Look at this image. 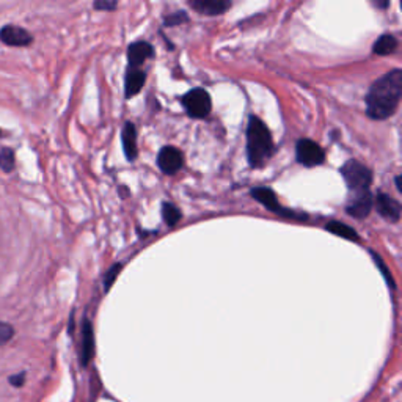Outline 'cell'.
I'll return each mask as SVG.
<instances>
[{
  "label": "cell",
  "instance_id": "83f0119b",
  "mask_svg": "<svg viewBox=\"0 0 402 402\" xmlns=\"http://www.w3.org/2000/svg\"><path fill=\"white\" fill-rule=\"evenodd\" d=\"M4 135H5V132L2 131V129H0V139H2V137H4Z\"/></svg>",
  "mask_w": 402,
  "mask_h": 402
},
{
  "label": "cell",
  "instance_id": "8992f818",
  "mask_svg": "<svg viewBox=\"0 0 402 402\" xmlns=\"http://www.w3.org/2000/svg\"><path fill=\"white\" fill-rule=\"evenodd\" d=\"M296 155L297 160H299L303 167H316L321 165L322 162L326 160V153H324L322 146L308 139H302L297 141Z\"/></svg>",
  "mask_w": 402,
  "mask_h": 402
},
{
  "label": "cell",
  "instance_id": "7a4b0ae2",
  "mask_svg": "<svg viewBox=\"0 0 402 402\" xmlns=\"http://www.w3.org/2000/svg\"><path fill=\"white\" fill-rule=\"evenodd\" d=\"M272 154H274V140L270 131L258 116H251L247 127V158L250 167H264Z\"/></svg>",
  "mask_w": 402,
  "mask_h": 402
},
{
  "label": "cell",
  "instance_id": "9a60e30c",
  "mask_svg": "<svg viewBox=\"0 0 402 402\" xmlns=\"http://www.w3.org/2000/svg\"><path fill=\"white\" fill-rule=\"evenodd\" d=\"M146 81V76L144 71H140L139 68H131L126 74L125 87H126V98H132V96L139 95L140 90L144 88Z\"/></svg>",
  "mask_w": 402,
  "mask_h": 402
},
{
  "label": "cell",
  "instance_id": "6da1fadb",
  "mask_svg": "<svg viewBox=\"0 0 402 402\" xmlns=\"http://www.w3.org/2000/svg\"><path fill=\"white\" fill-rule=\"evenodd\" d=\"M402 95V73L393 69L391 73L375 81L366 95V112L374 120H385L391 116L399 106Z\"/></svg>",
  "mask_w": 402,
  "mask_h": 402
},
{
  "label": "cell",
  "instance_id": "484cf974",
  "mask_svg": "<svg viewBox=\"0 0 402 402\" xmlns=\"http://www.w3.org/2000/svg\"><path fill=\"white\" fill-rule=\"evenodd\" d=\"M394 183H396V189H398V192H402V186H401V176L398 174L396 178H394Z\"/></svg>",
  "mask_w": 402,
  "mask_h": 402
},
{
  "label": "cell",
  "instance_id": "44dd1931",
  "mask_svg": "<svg viewBox=\"0 0 402 402\" xmlns=\"http://www.w3.org/2000/svg\"><path fill=\"white\" fill-rule=\"evenodd\" d=\"M121 269H123V264H113L112 268L107 270L106 277H104V289L106 291L110 289V286H112V283L116 280V275L120 274Z\"/></svg>",
  "mask_w": 402,
  "mask_h": 402
},
{
  "label": "cell",
  "instance_id": "d4e9b609",
  "mask_svg": "<svg viewBox=\"0 0 402 402\" xmlns=\"http://www.w3.org/2000/svg\"><path fill=\"white\" fill-rule=\"evenodd\" d=\"M93 6L96 10H115L116 8V2H107V0H98L95 2Z\"/></svg>",
  "mask_w": 402,
  "mask_h": 402
},
{
  "label": "cell",
  "instance_id": "603a6c76",
  "mask_svg": "<svg viewBox=\"0 0 402 402\" xmlns=\"http://www.w3.org/2000/svg\"><path fill=\"white\" fill-rule=\"evenodd\" d=\"M187 15L184 11H179V13H174V15L172 16H167L165 18V24L168 25V27H173V25H179L181 22H186L187 21Z\"/></svg>",
  "mask_w": 402,
  "mask_h": 402
},
{
  "label": "cell",
  "instance_id": "e0dca14e",
  "mask_svg": "<svg viewBox=\"0 0 402 402\" xmlns=\"http://www.w3.org/2000/svg\"><path fill=\"white\" fill-rule=\"evenodd\" d=\"M398 49V40L393 35H382L377 41L374 43V54L377 55H390Z\"/></svg>",
  "mask_w": 402,
  "mask_h": 402
},
{
  "label": "cell",
  "instance_id": "5bb4252c",
  "mask_svg": "<svg viewBox=\"0 0 402 402\" xmlns=\"http://www.w3.org/2000/svg\"><path fill=\"white\" fill-rule=\"evenodd\" d=\"M121 140H123V150H125L126 158L129 160H134L137 158V131H135V126L132 123H126L123 126L121 132Z\"/></svg>",
  "mask_w": 402,
  "mask_h": 402
},
{
  "label": "cell",
  "instance_id": "8fae6325",
  "mask_svg": "<svg viewBox=\"0 0 402 402\" xmlns=\"http://www.w3.org/2000/svg\"><path fill=\"white\" fill-rule=\"evenodd\" d=\"M189 5L200 15L217 16L230 8L231 4L226 0H189Z\"/></svg>",
  "mask_w": 402,
  "mask_h": 402
},
{
  "label": "cell",
  "instance_id": "2e32d148",
  "mask_svg": "<svg viewBox=\"0 0 402 402\" xmlns=\"http://www.w3.org/2000/svg\"><path fill=\"white\" fill-rule=\"evenodd\" d=\"M326 230L333 233L336 236H341L347 239V241H354L356 242L359 241V235H356V231L352 228V226H349L342 222H336V220H332V222H328L326 225Z\"/></svg>",
  "mask_w": 402,
  "mask_h": 402
},
{
  "label": "cell",
  "instance_id": "ba28073f",
  "mask_svg": "<svg viewBox=\"0 0 402 402\" xmlns=\"http://www.w3.org/2000/svg\"><path fill=\"white\" fill-rule=\"evenodd\" d=\"M184 164V155L178 148L165 146L162 148L158 155V165L165 174H174L181 170Z\"/></svg>",
  "mask_w": 402,
  "mask_h": 402
},
{
  "label": "cell",
  "instance_id": "52a82bcc",
  "mask_svg": "<svg viewBox=\"0 0 402 402\" xmlns=\"http://www.w3.org/2000/svg\"><path fill=\"white\" fill-rule=\"evenodd\" d=\"M251 197L255 198L256 201H259L264 207H268L269 211L272 212H275V214H280V216H284V217H293V219H299V220H307L308 217L305 216V214H296L293 211H288V209H283V207L280 206V203H278V200H277V195L274 192H272L269 187H255V189L251 190Z\"/></svg>",
  "mask_w": 402,
  "mask_h": 402
},
{
  "label": "cell",
  "instance_id": "9c48e42d",
  "mask_svg": "<svg viewBox=\"0 0 402 402\" xmlns=\"http://www.w3.org/2000/svg\"><path fill=\"white\" fill-rule=\"evenodd\" d=\"M373 201H374V197L369 190L355 192L352 198L349 200L346 211L349 216H352L355 219H365L369 216V212H371L373 209Z\"/></svg>",
  "mask_w": 402,
  "mask_h": 402
},
{
  "label": "cell",
  "instance_id": "4fadbf2b",
  "mask_svg": "<svg viewBox=\"0 0 402 402\" xmlns=\"http://www.w3.org/2000/svg\"><path fill=\"white\" fill-rule=\"evenodd\" d=\"M153 55H154L153 46L145 41L131 44L127 50V60H129V64H131V68H139L140 64L146 60V58H150Z\"/></svg>",
  "mask_w": 402,
  "mask_h": 402
},
{
  "label": "cell",
  "instance_id": "7402d4cb",
  "mask_svg": "<svg viewBox=\"0 0 402 402\" xmlns=\"http://www.w3.org/2000/svg\"><path fill=\"white\" fill-rule=\"evenodd\" d=\"M371 256H373V259H374V263L377 264V268L380 269V272H382V275H384V278L387 280V283L390 284L391 288H394V282H393V277H391V274H390V270L387 269V265H385V263L382 261V258L379 256V255H375L374 251H371Z\"/></svg>",
  "mask_w": 402,
  "mask_h": 402
},
{
  "label": "cell",
  "instance_id": "4316f807",
  "mask_svg": "<svg viewBox=\"0 0 402 402\" xmlns=\"http://www.w3.org/2000/svg\"><path fill=\"white\" fill-rule=\"evenodd\" d=\"M373 4H374L375 6H379V8H387V6L390 5L388 2H373Z\"/></svg>",
  "mask_w": 402,
  "mask_h": 402
},
{
  "label": "cell",
  "instance_id": "d6986e66",
  "mask_svg": "<svg viewBox=\"0 0 402 402\" xmlns=\"http://www.w3.org/2000/svg\"><path fill=\"white\" fill-rule=\"evenodd\" d=\"M162 217L168 226H174L181 220V211L172 203L162 205Z\"/></svg>",
  "mask_w": 402,
  "mask_h": 402
},
{
  "label": "cell",
  "instance_id": "7c38bea8",
  "mask_svg": "<svg viewBox=\"0 0 402 402\" xmlns=\"http://www.w3.org/2000/svg\"><path fill=\"white\" fill-rule=\"evenodd\" d=\"M95 354V333L93 326L88 319H83L82 324V349H81V361L83 366H87L93 359Z\"/></svg>",
  "mask_w": 402,
  "mask_h": 402
},
{
  "label": "cell",
  "instance_id": "5b68a950",
  "mask_svg": "<svg viewBox=\"0 0 402 402\" xmlns=\"http://www.w3.org/2000/svg\"><path fill=\"white\" fill-rule=\"evenodd\" d=\"M35 38L27 29L16 24H5L0 27V43L8 48H29Z\"/></svg>",
  "mask_w": 402,
  "mask_h": 402
},
{
  "label": "cell",
  "instance_id": "277c9868",
  "mask_svg": "<svg viewBox=\"0 0 402 402\" xmlns=\"http://www.w3.org/2000/svg\"><path fill=\"white\" fill-rule=\"evenodd\" d=\"M183 106L192 118H205L211 112V96L203 88H195L184 95Z\"/></svg>",
  "mask_w": 402,
  "mask_h": 402
},
{
  "label": "cell",
  "instance_id": "3957f363",
  "mask_svg": "<svg viewBox=\"0 0 402 402\" xmlns=\"http://www.w3.org/2000/svg\"><path fill=\"white\" fill-rule=\"evenodd\" d=\"M341 174L346 181L349 190L354 193L361 190H369V186L373 183L371 170L356 160H347L346 164L341 167Z\"/></svg>",
  "mask_w": 402,
  "mask_h": 402
},
{
  "label": "cell",
  "instance_id": "cb8c5ba5",
  "mask_svg": "<svg viewBox=\"0 0 402 402\" xmlns=\"http://www.w3.org/2000/svg\"><path fill=\"white\" fill-rule=\"evenodd\" d=\"M10 384L13 387H16V388H21L24 384H25V373H19V374H15V375H11L10 377Z\"/></svg>",
  "mask_w": 402,
  "mask_h": 402
},
{
  "label": "cell",
  "instance_id": "ffe728a7",
  "mask_svg": "<svg viewBox=\"0 0 402 402\" xmlns=\"http://www.w3.org/2000/svg\"><path fill=\"white\" fill-rule=\"evenodd\" d=\"M15 333V327H13L10 322L0 321V346H5L6 342H10Z\"/></svg>",
  "mask_w": 402,
  "mask_h": 402
},
{
  "label": "cell",
  "instance_id": "ac0fdd59",
  "mask_svg": "<svg viewBox=\"0 0 402 402\" xmlns=\"http://www.w3.org/2000/svg\"><path fill=\"white\" fill-rule=\"evenodd\" d=\"M16 168V151L11 146L0 148V170L4 173H13Z\"/></svg>",
  "mask_w": 402,
  "mask_h": 402
},
{
  "label": "cell",
  "instance_id": "30bf717a",
  "mask_svg": "<svg viewBox=\"0 0 402 402\" xmlns=\"http://www.w3.org/2000/svg\"><path fill=\"white\" fill-rule=\"evenodd\" d=\"M373 206H375V209H377L382 217L385 220H390V222H398L401 217L399 201L387 195V193H379V195L374 198Z\"/></svg>",
  "mask_w": 402,
  "mask_h": 402
}]
</instances>
